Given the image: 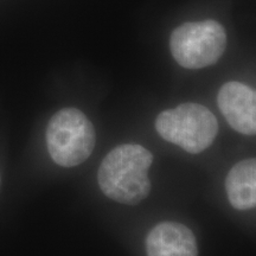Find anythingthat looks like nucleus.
<instances>
[{
  "instance_id": "nucleus-1",
  "label": "nucleus",
  "mask_w": 256,
  "mask_h": 256,
  "mask_svg": "<svg viewBox=\"0 0 256 256\" xmlns=\"http://www.w3.org/2000/svg\"><path fill=\"white\" fill-rule=\"evenodd\" d=\"M153 154L138 144H124L108 153L98 168V180L107 197L118 203L136 206L151 191L148 170Z\"/></svg>"
},
{
  "instance_id": "nucleus-2",
  "label": "nucleus",
  "mask_w": 256,
  "mask_h": 256,
  "mask_svg": "<svg viewBox=\"0 0 256 256\" xmlns=\"http://www.w3.org/2000/svg\"><path fill=\"white\" fill-rule=\"evenodd\" d=\"M156 130L166 142L191 154H198L212 145L218 132V122L204 106L183 104L162 112L156 116Z\"/></svg>"
},
{
  "instance_id": "nucleus-3",
  "label": "nucleus",
  "mask_w": 256,
  "mask_h": 256,
  "mask_svg": "<svg viewBox=\"0 0 256 256\" xmlns=\"http://www.w3.org/2000/svg\"><path fill=\"white\" fill-rule=\"evenodd\" d=\"M96 133L90 120L76 108H64L54 115L46 128V145L54 162L74 168L94 151Z\"/></svg>"
},
{
  "instance_id": "nucleus-4",
  "label": "nucleus",
  "mask_w": 256,
  "mask_h": 256,
  "mask_svg": "<svg viewBox=\"0 0 256 256\" xmlns=\"http://www.w3.org/2000/svg\"><path fill=\"white\" fill-rule=\"evenodd\" d=\"M226 46L224 28L216 20L188 22L172 32L170 49L178 64L186 69H200L215 64Z\"/></svg>"
},
{
  "instance_id": "nucleus-5",
  "label": "nucleus",
  "mask_w": 256,
  "mask_h": 256,
  "mask_svg": "<svg viewBox=\"0 0 256 256\" xmlns=\"http://www.w3.org/2000/svg\"><path fill=\"white\" fill-rule=\"evenodd\" d=\"M217 104L228 124L238 133L254 136L256 132V94L241 82L222 86Z\"/></svg>"
},
{
  "instance_id": "nucleus-6",
  "label": "nucleus",
  "mask_w": 256,
  "mask_h": 256,
  "mask_svg": "<svg viewBox=\"0 0 256 256\" xmlns=\"http://www.w3.org/2000/svg\"><path fill=\"white\" fill-rule=\"evenodd\" d=\"M147 256H197L194 232L184 224L162 222L154 226L146 238Z\"/></svg>"
},
{
  "instance_id": "nucleus-7",
  "label": "nucleus",
  "mask_w": 256,
  "mask_h": 256,
  "mask_svg": "<svg viewBox=\"0 0 256 256\" xmlns=\"http://www.w3.org/2000/svg\"><path fill=\"white\" fill-rule=\"evenodd\" d=\"M230 204L238 210H250L256 206V160L246 159L230 170L226 179Z\"/></svg>"
}]
</instances>
